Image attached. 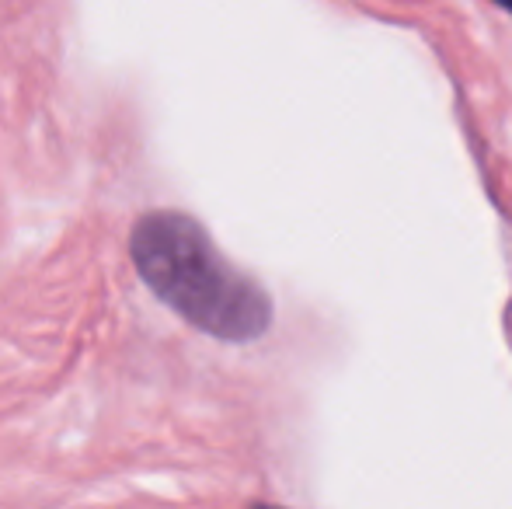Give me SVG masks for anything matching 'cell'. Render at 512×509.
<instances>
[{"label":"cell","mask_w":512,"mask_h":509,"mask_svg":"<svg viewBox=\"0 0 512 509\" xmlns=\"http://www.w3.org/2000/svg\"><path fill=\"white\" fill-rule=\"evenodd\" d=\"M129 255L143 283L199 332L223 342L269 332V293L216 252L199 220L175 210L147 213L133 227Z\"/></svg>","instance_id":"1"},{"label":"cell","mask_w":512,"mask_h":509,"mask_svg":"<svg viewBox=\"0 0 512 509\" xmlns=\"http://www.w3.org/2000/svg\"><path fill=\"white\" fill-rule=\"evenodd\" d=\"M495 4H499V7H506V11L512 14V0H495Z\"/></svg>","instance_id":"2"}]
</instances>
